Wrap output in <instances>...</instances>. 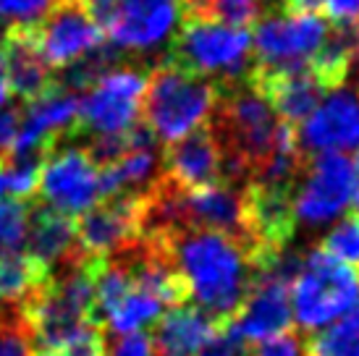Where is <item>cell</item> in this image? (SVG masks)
Returning <instances> with one entry per match:
<instances>
[{"instance_id": "1", "label": "cell", "mask_w": 359, "mask_h": 356, "mask_svg": "<svg viewBox=\"0 0 359 356\" xmlns=\"http://www.w3.org/2000/svg\"><path fill=\"white\" fill-rule=\"evenodd\" d=\"M160 238H165L170 259L187 280L194 307L215 325L233 320L257 280L250 249L236 238L202 228H181Z\"/></svg>"}, {"instance_id": "2", "label": "cell", "mask_w": 359, "mask_h": 356, "mask_svg": "<svg viewBox=\"0 0 359 356\" xmlns=\"http://www.w3.org/2000/svg\"><path fill=\"white\" fill-rule=\"evenodd\" d=\"M252 34L215 21L179 16L168 48V63L176 69L212 81L218 89L241 84L250 74Z\"/></svg>"}, {"instance_id": "3", "label": "cell", "mask_w": 359, "mask_h": 356, "mask_svg": "<svg viewBox=\"0 0 359 356\" xmlns=\"http://www.w3.org/2000/svg\"><path fill=\"white\" fill-rule=\"evenodd\" d=\"M218 100L220 89L212 81L163 60L147 74V89L142 100L144 126L165 144L179 142L212 118Z\"/></svg>"}, {"instance_id": "4", "label": "cell", "mask_w": 359, "mask_h": 356, "mask_svg": "<svg viewBox=\"0 0 359 356\" xmlns=\"http://www.w3.org/2000/svg\"><path fill=\"white\" fill-rule=\"evenodd\" d=\"M359 309V267L325 252H309L291 280V312L304 330L325 327Z\"/></svg>"}, {"instance_id": "5", "label": "cell", "mask_w": 359, "mask_h": 356, "mask_svg": "<svg viewBox=\"0 0 359 356\" xmlns=\"http://www.w3.org/2000/svg\"><path fill=\"white\" fill-rule=\"evenodd\" d=\"M105 40L118 50H150L179 24V0H84Z\"/></svg>"}, {"instance_id": "6", "label": "cell", "mask_w": 359, "mask_h": 356, "mask_svg": "<svg viewBox=\"0 0 359 356\" xmlns=\"http://www.w3.org/2000/svg\"><path fill=\"white\" fill-rule=\"evenodd\" d=\"M147 74L129 66L108 71L79 100V142L92 134H121L142 113Z\"/></svg>"}, {"instance_id": "7", "label": "cell", "mask_w": 359, "mask_h": 356, "mask_svg": "<svg viewBox=\"0 0 359 356\" xmlns=\"http://www.w3.org/2000/svg\"><path fill=\"white\" fill-rule=\"evenodd\" d=\"M37 194L48 207L58 210L69 218H79L97 202H102L100 168L79 144L58 147L42 160Z\"/></svg>"}, {"instance_id": "8", "label": "cell", "mask_w": 359, "mask_h": 356, "mask_svg": "<svg viewBox=\"0 0 359 356\" xmlns=\"http://www.w3.org/2000/svg\"><path fill=\"white\" fill-rule=\"evenodd\" d=\"M144 191L102 199L76 218V249L87 257L110 259L142 238Z\"/></svg>"}, {"instance_id": "9", "label": "cell", "mask_w": 359, "mask_h": 356, "mask_svg": "<svg viewBox=\"0 0 359 356\" xmlns=\"http://www.w3.org/2000/svg\"><path fill=\"white\" fill-rule=\"evenodd\" d=\"M328 24L320 16L270 13L257 21L252 50L257 66L270 69H302L328 37Z\"/></svg>"}, {"instance_id": "10", "label": "cell", "mask_w": 359, "mask_h": 356, "mask_svg": "<svg viewBox=\"0 0 359 356\" xmlns=\"http://www.w3.org/2000/svg\"><path fill=\"white\" fill-rule=\"evenodd\" d=\"M34 40L50 69H66L102 48L105 34L90 16L84 0H58L40 21H34Z\"/></svg>"}, {"instance_id": "11", "label": "cell", "mask_w": 359, "mask_h": 356, "mask_svg": "<svg viewBox=\"0 0 359 356\" xmlns=\"http://www.w3.org/2000/svg\"><path fill=\"white\" fill-rule=\"evenodd\" d=\"M351 189H354L351 160L341 152L318 155L304 168V181L294 194L297 220H304L309 226L333 220L351 202Z\"/></svg>"}, {"instance_id": "12", "label": "cell", "mask_w": 359, "mask_h": 356, "mask_svg": "<svg viewBox=\"0 0 359 356\" xmlns=\"http://www.w3.org/2000/svg\"><path fill=\"white\" fill-rule=\"evenodd\" d=\"M176 218L181 228H202L231 236L247 247V226H244V197L241 186L231 181H215L208 186L179 191ZM250 249V247H247Z\"/></svg>"}, {"instance_id": "13", "label": "cell", "mask_w": 359, "mask_h": 356, "mask_svg": "<svg viewBox=\"0 0 359 356\" xmlns=\"http://www.w3.org/2000/svg\"><path fill=\"white\" fill-rule=\"evenodd\" d=\"M233 325L239 327L247 343H262L276 336L289 333L294 325L291 312V280L278 273L257 275L239 312L233 315Z\"/></svg>"}, {"instance_id": "14", "label": "cell", "mask_w": 359, "mask_h": 356, "mask_svg": "<svg viewBox=\"0 0 359 356\" xmlns=\"http://www.w3.org/2000/svg\"><path fill=\"white\" fill-rule=\"evenodd\" d=\"M160 176L184 191L208 186L215 181H226L223 178V149H220V142L210 121L179 142L165 144Z\"/></svg>"}, {"instance_id": "15", "label": "cell", "mask_w": 359, "mask_h": 356, "mask_svg": "<svg viewBox=\"0 0 359 356\" xmlns=\"http://www.w3.org/2000/svg\"><path fill=\"white\" fill-rule=\"evenodd\" d=\"M297 134L307 158L359 147V97L351 92H330V97L309 113Z\"/></svg>"}, {"instance_id": "16", "label": "cell", "mask_w": 359, "mask_h": 356, "mask_svg": "<svg viewBox=\"0 0 359 356\" xmlns=\"http://www.w3.org/2000/svg\"><path fill=\"white\" fill-rule=\"evenodd\" d=\"M0 55L8 71L11 95H16L24 105L34 102L55 87V74L50 71L48 60L42 58L34 40V21L11 24L0 37Z\"/></svg>"}, {"instance_id": "17", "label": "cell", "mask_w": 359, "mask_h": 356, "mask_svg": "<svg viewBox=\"0 0 359 356\" xmlns=\"http://www.w3.org/2000/svg\"><path fill=\"white\" fill-rule=\"evenodd\" d=\"M27 254L55 270L76 249V220L45 205H29L27 226Z\"/></svg>"}, {"instance_id": "18", "label": "cell", "mask_w": 359, "mask_h": 356, "mask_svg": "<svg viewBox=\"0 0 359 356\" xmlns=\"http://www.w3.org/2000/svg\"><path fill=\"white\" fill-rule=\"evenodd\" d=\"M218 325L197 307H170L158 320L152 346L158 356H194L208 343Z\"/></svg>"}, {"instance_id": "19", "label": "cell", "mask_w": 359, "mask_h": 356, "mask_svg": "<svg viewBox=\"0 0 359 356\" xmlns=\"http://www.w3.org/2000/svg\"><path fill=\"white\" fill-rule=\"evenodd\" d=\"M53 270L42 265L40 259L29 257L27 252H11L0 254V304L19 307L24 299H29L34 291L48 286Z\"/></svg>"}, {"instance_id": "20", "label": "cell", "mask_w": 359, "mask_h": 356, "mask_svg": "<svg viewBox=\"0 0 359 356\" xmlns=\"http://www.w3.org/2000/svg\"><path fill=\"white\" fill-rule=\"evenodd\" d=\"M160 312H163V304H160L158 299L152 296L150 291H144V288H140L134 283L129 294L121 299L118 307L108 315L105 330H113V333H118V336L142 333V327L158 322Z\"/></svg>"}, {"instance_id": "21", "label": "cell", "mask_w": 359, "mask_h": 356, "mask_svg": "<svg viewBox=\"0 0 359 356\" xmlns=\"http://www.w3.org/2000/svg\"><path fill=\"white\" fill-rule=\"evenodd\" d=\"M304 351L307 356H359V309L304 338Z\"/></svg>"}, {"instance_id": "22", "label": "cell", "mask_w": 359, "mask_h": 356, "mask_svg": "<svg viewBox=\"0 0 359 356\" xmlns=\"http://www.w3.org/2000/svg\"><path fill=\"white\" fill-rule=\"evenodd\" d=\"M320 252L341 259L351 267H359V212H349L328 236L320 241Z\"/></svg>"}, {"instance_id": "23", "label": "cell", "mask_w": 359, "mask_h": 356, "mask_svg": "<svg viewBox=\"0 0 359 356\" xmlns=\"http://www.w3.org/2000/svg\"><path fill=\"white\" fill-rule=\"evenodd\" d=\"M29 226V202L8 199L0 205V254L21 252Z\"/></svg>"}, {"instance_id": "24", "label": "cell", "mask_w": 359, "mask_h": 356, "mask_svg": "<svg viewBox=\"0 0 359 356\" xmlns=\"http://www.w3.org/2000/svg\"><path fill=\"white\" fill-rule=\"evenodd\" d=\"M197 356H250V343L244 341L233 320L218 325L208 343L197 351Z\"/></svg>"}, {"instance_id": "25", "label": "cell", "mask_w": 359, "mask_h": 356, "mask_svg": "<svg viewBox=\"0 0 359 356\" xmlns=\"http://www.w3.org/2000/svg\"><path fill=\"white\" fill-rule=\"evenodd\" d=\"M58 0H0V19H11L13 24L40 21Z\"/></svg>"}, {"instance_id": "26", "label": "cell", "mask_w": 359, "mask_h": 356, "mask_svg": "<svg viewBox=\"0 0 359 356\" xmlns=\"http://www.w3.org/2000/svg\"><path fill=\"white\" fill-rule=\"evenodd\" d=\"M250 356H307V351H304V338H299L294 330H289L283 336L262 341L255 348V354Z\"/></svg>"}, {"instance_id": "27", "label": "cell", "mask_w": 359, "mask_h": 356, "mask_svg": "<svg viewBox=\"0 0 359 356\" xmlns=\"http://www.w3.org/2000/svg\"><path fill=\"white\" fill-rule=\"evenodd\" d=\"M21 108H0V160L11 158L21 129Z\"/></svg>"}, {"instance_id": "28", "label": "cell", "mask_w": 359, "mask_h": 356, "mask_svg": "<svg viewBox=\"0 0 359 356\" xmlns=\"http://www.w3.org/2000/svg\"><path fill=\"white\" fill-rule=\"evenodd\" d=\"M108 356H158L155 346H152V338L144 333H129V336H121Z\"/></svg>"}, {"instance_id": "29", "label": "cell", "mask_w": 359, "mask_h": 356, "mask_svg": "<svg viewBox=\"0 0 359 356\" xmlns=\"http://www.w3.org/2000/svg\"><path fill=\"white\" fill-rule=\"evenodd\" d=\"M323 13L333 21V27L359 24V0H323Z\"/></svg>"}, {"instance_id": "30", "label": "cell", "mask_w": 359, "mask_h": 356, "mask_svg": "<svg viewBox=\"0 0 359 356\" xmlns=\"http://www.w3.org/2000/svg\"><path fill=\"white\" fill-rule=\"evenodd\" d=\"M283 13L291 16H320L323 13V0H280Z\"/></svg>"}, {"instance_id": "31", "label": "cell", "mask_w": 359, "mask_h": 356, "mask_svg": "<svg viewBox=\"0 0 359 356\" xmlns=\"http://www.w3.org/2000/svg\"><path fill=\"white\" fill-rule=\"evenodd\" d=\"M11 97V84H8V71H6V63H3V55H0V108L8 102Z\"/></svg>"}, {"instance_id": "32", "label": "cell", "mask_w": 359, "mask_h": 356, "mask_svg": "<svg viewBox=\"0 0 359 356\" xmlns=\"http://www.w3.org/2000/svg\"><path fill=\"white\" fill-rule=\"evenodd\" d=\"M354 189H351V199H354V205H357V212H359V152L357 158H354Z\"/></svg>"}, {"instance_id": "33", "label": "cell", "mask_w": 359, "mask_h": 356, "mask_svg": "<svg viewBox=\"0 0 359 356\" xmlns=\"http://www.w3.org/2000/svg\"><path fill=\"white\" fill-rule=\"evenodd\" d=\"M0 165H3V160H0ZM0 194H3V186H0Z\"/></svg>"}]
</instances>
